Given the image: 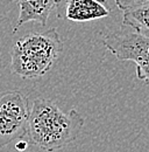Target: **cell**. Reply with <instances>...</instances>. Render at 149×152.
I'll return each mask as SVG.
<instances>
[{"mask_svg": "<svg viewBox=\"0 0 149 152\" xmlns=\"http://www.w3.org/2000/svg\"><path fill=\"white\" fill-rule=\"evenodd\" d=\"M57 18L74 22H86L110 15L106 0H57Z\"/></svg>", "mask_w": 149, "mask_h": 152, "instance_id": "5", "label": "cell"}, {"mask_svg": "<svg viewBox=\"0 0 149 152\" xmlns=\"http://www.w3.org/2000/svg\"><path fill=\"white\" fill-rule=\"evenodd\" d=\"M63 52V42L56 28L29 33L17 40L11 50L12 73L33 80L47 74Z\"/></svg>", "mask_w": 149, "mask_h": 152, "instance_id": "2", "label": "cell"}, {"mask_svg": "<svg viewBox=\"0 0 149 152\" xmlns=\"http://www.w3.org/2000/svg\"><path fill=\"white\" fill-rule=\"evenodd\" d=\"M127 28L105 35L103 43L119 61L133 62L136 77L149 86V37Z\"/></svg>", "mask_w": 149, "mask_h": 152, "instance_id": "3", "label": "cell"}, {"mask_svg": "<svg viewBox=\"0 0 149 152\" xmlns=\"http://www.w3.org/2000/svg\"><path fill=\"white\" fill-rule=\"evenodd\" d=\"M84 123L76 109L64 113L54 101L36 98L29 113L26 138L43 151L55 152L76 140Z\"/></svg>", "mask_w": 149, "mask_h": 152, "instance_id": "1", "label": "cell"}, {"mask_svg": "<svg viewBox=\"0 0 149 152\" xmlns=\"http://www.w3.org/2000/svg\"><path fill=\"white\" fill-rule=\"evenodd\" d=\"M29 113L28 99L20 91L0 93V149L26 137Z\"/></svg>", "mask_w": 149, "mask_h": 152, "instance_id": "4", "label": "cell"}, {"mask_svg": "<svg viewBox=\"0 0 149 152\" xmlns=\"http://www.w3.org/2000/svg\"><path fill=\"white\" fill-rule=\"evenodd\" d=\"M122 25L133 31L149 37V1L124 12Z\"/></svg>", "mask_w": 149, "mask_h": 152, "instance_id": "7", "label": "cell"}, {"mask_svg": "<svg viewBox=\"0 0 149 152\" xmlns=\"http://www.w3.org/2000/svg\"><path fill=\"white\" fill-rule=\"evenodd\" d=\"M56 4L57 0H19V17L13 27V33L18 32L23 23L30 21L46 26Z\"/></svg>", "mask_w": 149, "mask_h": 152, "instance_id": "6", "label": "cell"}, {"mask_svg": "<svg viewBox=\"0 0 149 152\" xmlns=\"http://www.w3.org/2000/svg\"><path fill=\"white\" fill-rule=\"evenodd\" d=\"M115 1V5L121 10V11H128L132 10L134 7H137V6H141L146 2H148L149 0H114Z\"/></svg>", "mask_w": 149, "mask_h": 152, "instance_id": "8", "label": "cell"}]
</instances>
